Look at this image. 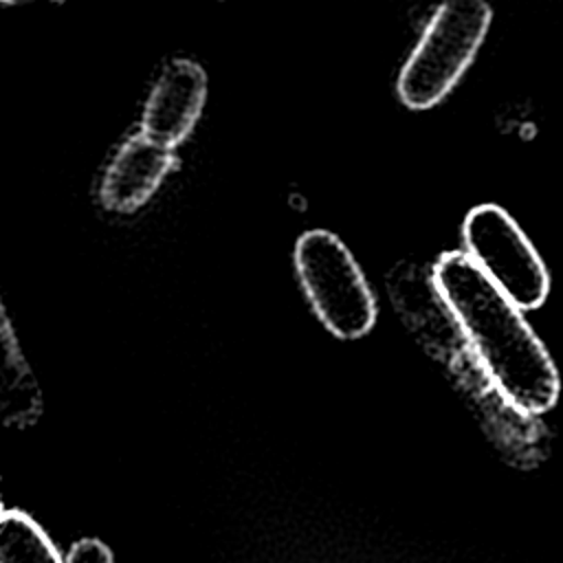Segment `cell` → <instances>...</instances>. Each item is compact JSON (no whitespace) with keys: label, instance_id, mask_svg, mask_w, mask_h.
I'll use <instances>...</instances> for the list:
<instances>
[{"label":"cell","instance_id":"1","mask_svg":"<svg viewBox=\"0 0 563 563\" xmlns=\"http://www.w3.org/2000/svg\"><path fill=\"white\" fill-rule=\"evenodd\" d=\"M431 275L453 321L501 398L521 413L550 411L561 391L559 372L523 310L466 253L440 255Z\"/></svg>","mask_w":563,"mask_h":563},{"label":"cell","instance_id":"2","mask_svg":"<svg viewBox=\"0 0 563 563\" xmlns=\"http://www.w3.org/2000/svg\"><path fill=\"white\" fill-rule=\"evenodd\" d=\"M490 26L482 0H449L435 9L398 75V97L411 110L442 101L475 59Z\"/></svg>","mask_w":563,"mask_h":563},{"label":"cell","instance_id":"3","mask_svg":"<svg viewBox=\"0 0 563 563\" xmlns=\"http://www.w3.org/2000/svg\"><path fill=\"white\" fill-rule=\"evenodd\" d=\"M295 271L319 321L339 339H361L376 323V301L347 246L325 229L295 244Z\"/></svg>","mask_w":563,"mask_h":563},{"label":"cell","instance_id":"4","mask_svg":"<svg viewBox=\"0 0 563 563\" xmlns=\"http://www.w3.org/2000/svg\"><path fill=\"white\" fill-rule=\"evenodd\" d=\"M462 238L466 257L521 310L539 308L550 292V275L519 224L497 205L468 211Z\"/></svg>","mask_w":563,"mask_h":563},{"label":"cell","instance_id":"5","mask_svg":"<svg viewBox=\"0 0 563 563\" xmlns=\"http://www.w3.org/2000/svg\"><path fill=\"white\" fill-rule=\"evenodd\" d=\"M207 99L205 70L185 57H176L156 77L141 114V134L174 150L196 128Z\"/></svg>","mask_w":563,"mask_h":563},{"label":"cell","instance_id":"6","mask_svg":"<svg viewBox=\"0 0 563 563\" xmlns=\"http://www.w3.org/2000/svg\"><path fill=\"white\" fill-rule=\"evenodd\" d=\"M174 167V150L150 141L141 132L132 134L103 172L99 202L108 211L132 213L154 196Z\"/></svg>","mask_w":563,"mask_h":563},{"label":"cell","instance_id":"7","mask_svg":"<svg viewBox=\"0 0 563 563\" xmlns=\"http://www.w3.org/2000/svg\"><path fill=\"white\" fill-rule=\"evenodd\" d=\"M42 409L40 383L0 299V422L13 429H26L37 422Z\"/></svg>","mask_w":563,"mask_h":563},{"label":"cell","instance_id":"8","mask_svg":"<svg viewBox=\"0 0 563 563\" xmlns=\"http://www.w3.org/2000/svg\"><path fill=\"white\" fill-rule=\"evenodd\" d=\"M0 563H66L40 523L22 510L0 515Z\"/></svg>","mask_w":563,"mask_h":563},{"label":"cell","instance_id":"9","mask_svg":"<svg viewBox=\"0 0 563 563\" xmlns=\"http://www.w3.org/2000/svg\"><path fill=\"white\" fill-rule=\"evenodd\" d=\"M66 563H114V561L106 543H101L99 539H81L70 548Z\"/></svg>","mask_w":563,"mask_h":563},{"label":"cell","instance_id":"10","mask_svg":"<svg viewBox=\"0 0 563 563\" xmlns=\"http://www.w3.org/2000/svg\"><path fill=\"white\" fill-rule=\"evenodd\" d=\"M2 512H4V510H2V506H0V515H2Z\"/></svg>","mask_w":563,"mask_h":563}]
</instances>
